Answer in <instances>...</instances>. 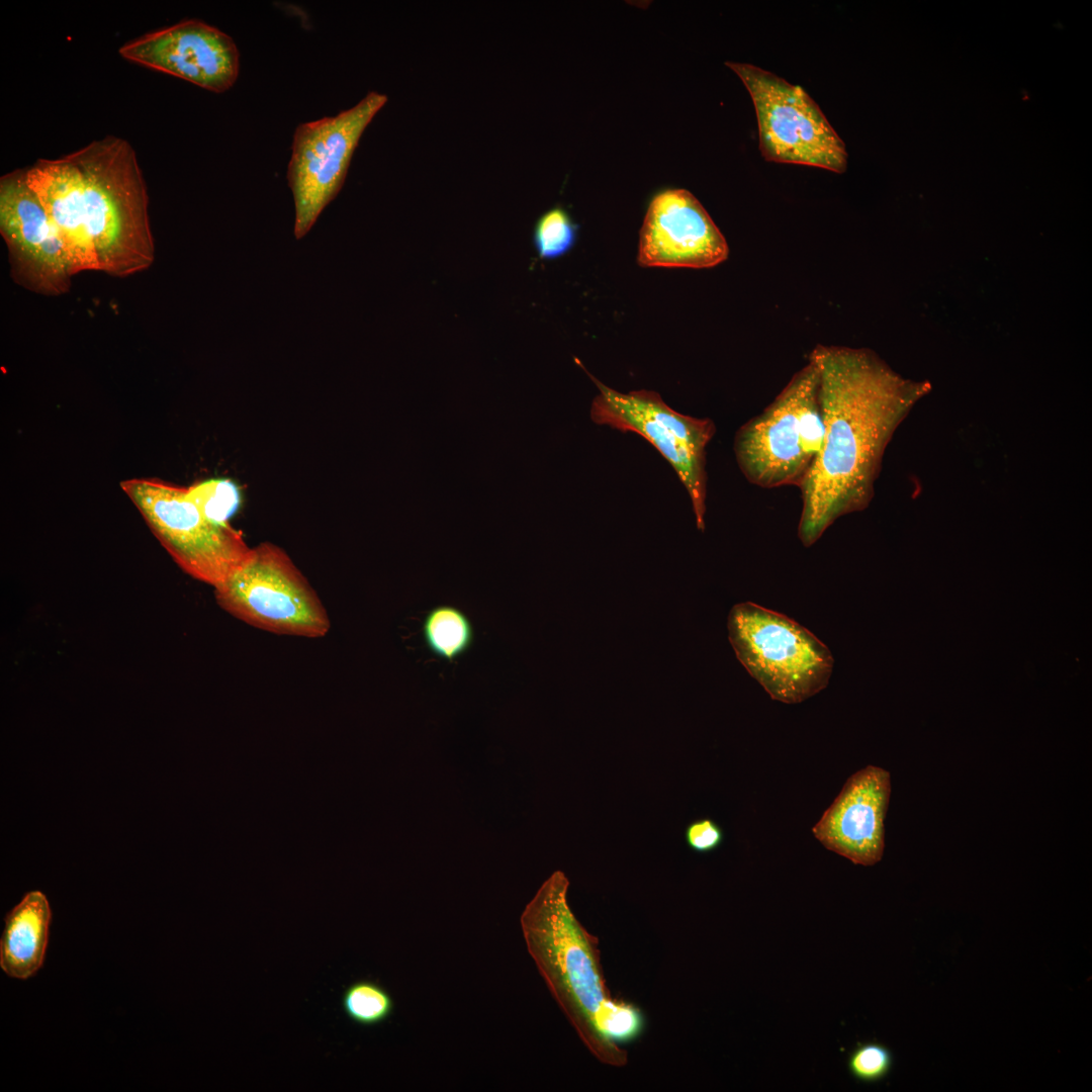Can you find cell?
Masks as SVG:
<instances>
[{
  "label": "cell",
  "instance_id": "cell-7",
  "mask_svg": "<svg viewBox=\"0 0 1092 1092\" xmlns=\"http://www.w3.org/2000/svg\"><path fill=\"white\" fill-rule=\"evenodd\" d=\"M598 394L590 419L601 426L638 434L671 465L692 504L697 528L705 530L707 471L706 449L716 433L711 419L682 415L651 390L623 393L587 373Z\"/></svg>",
  "mask_w": 1092,
  "mask_h": 1092
},
{
  "label": "cell",
  "instance_id": "cell-6",
  "mask_svg": "<svg viewBox=\"0 0 1092 1092\" xmlns=\"http://www.w3.org/2000/svg\"><path fill=\"white\" fill-rule=\"evenodd\" d=\"M221 609L255 628L286 636L322 638L331 629L320 597L290 557L263 542L218 584Z\"/></svg>",
  "mask_w": 1092,
  "mask_h": 1092
},
{
  "label": "cell",
  "instance_id": "cell-18",
  "mask_svg": "<svg viewBox=\"0 0 1092 1092\" xmlns=\"http://www.w3.org/2000/svg\"><path fill=\"white\" fill-rule=\"evenodd\" d=\"M186 494L208 520L220 525L229 524L242 500L239 486L225 478L200 481L187 487Z\"/></svg>",
  "mask_w": 1092,
  "mask_h": 1092
},
{
  "label": "cell",
  "instance_id": "cell-4",
  "mask_svg": "<svg viewBox=\"0 0 1092 1092\" xmlns=\"http://www.w3.org/2000/svg\"><path fill=\"white\" fill-rule=\"evenodd\" d=\"M823 440L820 374L809 359L759 415L737 430L734 453L750 483L767 489L800 488Z\"/></svg>",
  "mask_w": 1092,
  "mask_h": 1092
},
{
  "label": "cell",
  "instance_id": "cell-8",
  "mask_svg": "<svg viewBox=\"0 0 1092 1092\" xmlns=\"http://www.w3.org/2000/svg\"><path fill=\"white\" fill-rule=\"evenodd\" d=\"M752 99L759 150L766 161L792 163L843 173L844 142L818 104L799 85L754 65L727 62Z\"/></svg>",
  "mask_w": 1092,
  "mask_h": 1092
},
{
  "label": "cell",
  "instance_id": "cell-20",
  "mask_svg": "<svg viewBox=\"0 0 1092 1092\" xmlns=\"http://www.w3.org/2000/svg\"><path fill=\"white\" fill-rule=\"evenodd\" d=\"M893 1067V1055L879 1042H857L847 1059L850 1075L863 1083L885 1079Z\"/></svg>",
  "mask_w": 1092,
  "mask_h": 1092
},
{
  "label": "cell",
  "instance_id": "cell-11",
  "mask_svg": "<svg viewBox=\"0 0 1092 1092\" xmlns=\"http://www.w3.org/2000/svg\"><path fill=\"white\" fill-rule=\"evenodd\" d=\"M0 234L16 284L44 296H59L70 290L75 274L69 251L29 185L26 169L0 178Z\"/></svg>",
  "mask_w": 1092,
  "mask_h": 1092
},
{
  "label": "cell",
  "instance_id": "cell-19",
  "mask_svg": "<svg viewBox=\"0 0 1092 1092\" xmlns=\"http://www.w3.org/2000/svg\"><path fill=\"white\" fill-rule=\"evenodd\" d=\"M576 225L569 214L559 206L543 213L534 228V245L542 259H555L565 255L574 245Z\"/></svg>",
  "mask_w": 1092,
  "mask_h": 1092
},
{
  "label": "cell",
  "instance_id": "cell-13",
  "mask_svg": "<svg viewBox=\"0 0 1092 1092\" xmlns=\"http://www.w3.org/2000/svg\"><path fill=\"white\" fill-rule=\"evenodd\" d=\"M728 252L724 236L691 192L670 189L651 200L639 235L641 266L709 268Z\"/></svg>",
  "mask_w": 1092,
  "mask_h": 1092
},
{
  "label": "cell",
  "instance_id": "cell-3",
  "mask_svg": "<svg viewBox=\"0 0 1092 1092\" xmlns=\"http://www.w3.org/2000/svg\"><path fill=\"white\" fill-rule=\"evenodd\" d=\"M569 881L555 871L520 917L527 950L550 993L589 1053L602 1064L628 1062L621 1044L643 1031L641 1010L614 998L601 964L599 939L572 912Z\"/></svg>",
  "mask_w": 1092,
  "mask_h": 1092
},
{
  "label": "cell",
  "instance_id": "cell-17",
  "mask_svg": "<svg viewBox=\"0 0 1092 1092\" xmlns=\"http://www.w3.org/2000/svg\"><path fill=\"white\" fill-rule=\"evenodd\" d=\"M341 1003L347 1017L362 1026H374L383 1022L394 1007L390 994L379 984L368 980L349 985L342 995Z\"/></svg>",
  "mask_w": 1092,
  "mask_h": 1092
},
{
  "label": "cell",
  "instance_id": "cell-10",
  "mask_svg": "<svg viewBox=\"0 0 1092 1092\" xmlns=\"http://www.w3.org/2000/svg\"><path fill=\"white\" fill-rule=\"evenodd\" d=\"M386 102V95L372 91L335 116L295 128L287 180L294 201L296 239L309 232L341 190L360 138Z\"/></svg>",
  "mask_w": 1092,
  "mask_h": 1092
},
{
  "label": "cell",
  "instance_id": "cell-14",
  "mask_svg": "<svg viewBox=\"0 0 1092 1092\" xmlns=\"http://www.w3.org/2000/svg\"><path fill=\"white\" fill-rule=\"evenodd\" d=\"M891 796L887 769L867 765L850 776L838 796L812 827L828 850L854 864L878 863L885 849V819Z\"/></svg>",
  "mask_w": 1092,
  "mask_h": 1092
},
{
  "label": "cell",
  "instance_id": "cell-12",
  "mask_svg": "<svg viewBox=\"0 0 1092 1092\" xmlns=\"http://www.w3.org/2000/svg\"><path fill=\"white\" fill-rule=\"evenodd\" d=\"M119 55L130 62L222 93L238 79L240 53L215 26L186 19L125 42Z\"/></svg>",
  "mask_w": 1092,
  "mask_h": 1092
},
{
  "label": "cell",
  "instance_id": "cell-9",
  "mask_svg": "<svg viewBox=\"0 0 1092 1092\" xmlns=\"http://www.w3.org/2000/svg\"><path fill=\"white\" fill-rule=\"evenodd\" d=\"M120 486L175 562L195 579L215 586L249 553L242 535L230 524L208 520L186 488L147 478L127 479Z\"/></svg>",
  "mask_w": 1092,
  "mask_h": 1092
},
{
  "label": "cell",
  "instance_id": "cell-2",
  "mask_svg": "<svg viewBox=\"0 0 1092 1092\" xmlns=\"http://www.w3.org/2000/svg\"><path fill=\"white\" fill-rule=\"evenodd\" d=\"M27 180L57 225L74 274L114 277L142 272L155 260L149 195L136 154L106 135L57 159H38Z\"/></svg>",
  "mask_w": 1092,
  "mask_h": 1092
},
{
  "label": "cell",
  "instance_id": "cell-21",
  "mask_svg": "<svg viewBox=\"0 0 1092 1092\" xmlns=\"http://www.w3.org/2000/svg\"><path fill=\"white\" fill-rule=\"evenodd\" d=\"M688 846L698 853H709L718 849L724 841L722 827L711 818H700L689 823L685 829Z\"/></svg>",
  "mask_w": 1092,
  "mask_h": 1092
},
{
  "label": "cell",
  "instance_id": "cell-1",
  "mask_svg": "<svg viewBox=\"0 0 1092 1092\" xmlns=\"http://www.w3.org/2000/svg\"><path fill=\"white\" fill-rule=\"evenodd\" d=\"M824 440L801 491L798 537L810 547L840 517L867 509L885 450L914 404L930 390L903 378L873 351L816 346Z\"/></svg>",
  "mask_w": 1092,
  "mask_h": 1092
},
{
  "label": "cell",
  "instance_id": "cell-15",
  "mask_svg": "<svg viewBox=\"0 0 1092 1092\" xmlns=\"http://www.w3.org/2000/svg\"><path fill=\"white\" fill-rule=\"evenodd\" d=\"M52 913L40 891L27 893L9 911L0 939V967L9 977L25 980L42 966Z\"/></svg>",
  "mask_w": 1092,
  "mask_h": 1092
},
{
  "label": "cell",
  "instance_id": "cell-5",
  "mask_svg": "<svg viewBox=\"0 0 1092 1092\" xmlns=\"http://www.w3.org/2000/svg\"><path fill=\"white\" fill-rule=\"evenodd\" d=\"M727 626L736 657L772 700L798 704L827 687L832 654L798 622L746 602L731 609Z\"/></svg>",
  "mask_w": 1092,
  "mask_h": 1092
},
{
  "label": "cell",
  "instance_id": "cell-16",
  "mask_svg": "<svg viewBox=\"0 0 1092 1092\" xmlns=\"http://www.w3.org/2000/svg\"><path fill=\"white\" fill-rule=\"evenodd\" d=\"M423 638L429 650L447 661L464 654L473 642V627L460 609L442 605L431 609L423 622Z\"/></svg>",
  "mask_w": 1092,
  "mask_h": 1092
}]
</instances>
